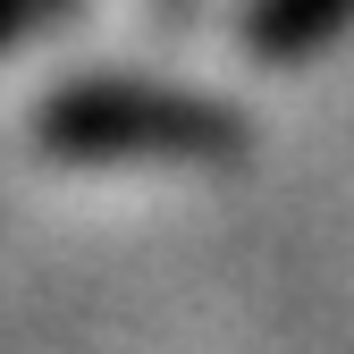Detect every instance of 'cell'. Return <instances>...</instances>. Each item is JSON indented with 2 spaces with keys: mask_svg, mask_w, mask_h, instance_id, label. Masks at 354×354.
Instances as JSON below:
<instances>
[{
  "mask_svg": "<svg viewBox=\"0 0 354 354\" xmlns=\"http://www.w3.org/2000/svg\"><path fill=\"white\" fill-rule=\"evenodd\" d=\"M346 9H354V0H270V9L253 17V34L270 42V51H295L304 34H321V26H337Z\"/></svg>",
  "mask_w": 354,
  "mask_h": 354,
  "instance_id": "obj_1",
  "label": "cell"
}]
</instances>
